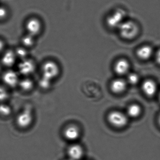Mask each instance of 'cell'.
Here are the masks:
<instances>
[{"instance_id":"obj_1","label":"cell","mask_w":160,"mask_h":160,"mask_svg":"<svg viewBox=\"0 0 160 160\" xmlns=\"http://www.w3.org/2000/svg\"><path fill=\"white\" fill-rule=\"evenodd\" d=\"M118 29L121 36L126 39L134 38L139 32L138 24L132 21L124 22Z\"/></svg>"},{"instance_id":"obj_2","label":"cell","mask_w":160,"mask_h":160,"mask_svg":"<svg viewBox=\"0 0 160 160\" xmlns=\"http://www.w3.org/2000/svg\"><path fill=\"white\" fill-rule=\"evenodd\" d=\"M41 73V77L52 82L59 76L60 68L54 61H48L42 65Z\"/></svg>"},{"instance_id":"obj_3","label":"cell","mask_w":160,"mask_h":160,"mask_svg":"<svg viewBox=\"0 0 160 160\" xmlns=\"http://www.w3.org/2000/svg\"><path fill=\"white\" fill-rule=\"evenodd\" d=\"M126 115L119 111H113L110 113L108 116L109 123L114 127L117 128H123L128 123Z\"/></svg>"},{"instance_id":"obj_4","label":"cell","mask_w":160,"mask_h":160,"mask_svg":"<svg viewBox=\"0 0 160 160\" xmlns=\"http://www.w3.org/2000/svg\"><path fill=\"white\" fill-rule=\"evenodd\" d=\"M18 73L23 77H29L35 71V63L29 58L20 61L18 64Z\"/></svg>"},{"instance_id":"obj_5","label":"cell","mask_w":160,"mask_h":160,"mask_svg":"<svg viewBox=\"0 0 160 160\" xmlns=\"http://www.w3.org/2000/svg\"><path fill=\"white\" fill-rule=\"evenodd\" d=\"M18 75V72L11 69L5 71L2 77V81L5 86L12 88L18 86L20 79Z\"/></svg>"},{"instance_id":"obj_6","label":"cell","mask_w":160,"mask_h":160,"mask_svg":"<svg viewBox=\"0 0 160 160\" xmlns=\"http://www.w3.org/2000/svg\"><path fill=\"white\" fill-rule=\"evenodd\" d=\"M33 119V115L31 111L29 110H23L17 116L16 123L18 127L21 128H27L32 125Z\"/></svg>"},{"instance_id":"obj_7","label":"cell","mask_w":160,"mask_h":160,"mask_svg":"<svg viewBox=\"0 0 160 160\" xmlns=\"http://www.w3.org/2000/svg\"><path fill=\"white\" fill-rule=\"evenodd\" d=\"M124 12L123 10H118L110 15L107 19V23L112 28H119L124 22Z\"/></svg>"},{"instance_id":"obj_8","label":"cell","mask_w":160,"mask_h":160,"mask_svg":"<svg viewBox=\"0 0 160 160\" xmlns=\"http://www.w3.org/2000/svg\"><path fill=\"white\" fill-rule=\"evenodd\" d=\"M26 29L28 34L35 37L41 32V22L36 18H31L26 22Z\"/></svg>"},{"instance_id":"obj_9","label":"cell","mask_w":160,"mask_h":160,"mask_svg":"<svg viewBox=\"0 0 160 160\" xmlns=\"http://www.w3.org/2000/svg\"><path fill=\"white\" fill-rule=\"evenodd\" d=\"M17 60L15 52L11 50H8L3 52L1 58L2 64L8 68L12 67L16 63Z\"/></svg>"},{"instance_id":"obj_10","label":"cell","mask_w":160,"mask_h":160,"mask_svg":"<svg viewBox=\"0 0 160 160\" xmlns=\"http://www.w3.org/2000/svg\"><path fill=\"white\" fill-rule=\"evenodd\" d=\"M83 149L78 144L70 146L68 150V155L70 160H80L83 156Z\"/></svg>"},{"instance_id":"obj_11","label":"cell","mask_w":160,"mask_h":160,"mask_svg":"<svg viewBox=\"0 0 160 160\" xmlns=\"http://www.w3.org/2000/svg\"><path fill=\"white\" fill-rule=\"evenodd\" d=\"M80 132L78 127L74 125L68 126L64 131L65 138L70 141H75L80 137Z\"/></svg>"},{"instance_id":"obj_12","label":"cell","mask_w":160,"mask_h":160,"mask_svg":"<svg viewBox=\"0 0 160 160\" xmlns=\"http://www.w3.org/2000/svg\"><path fill=\"white\" fill-rule=\"evenodd\" d=\"M142 89L146 95L148 97H152L157 93V84L154 81L147 80L143 83Z\"/></svg>"},{"instance_id":"obj_13","label":"cell","mask_w":160,"mask_h":160,"mask_svg":"<svg viewBox=\"0 0 160 160\" xmlns=\"http://www.w3.org/2000/svg\"><path fill=\"white\" fill-rule=\"evenodd\" d=\"M129 68V63L125 59L118 60L115 65L114 70L116 73L120 76L126 74L128 72Z\"/></svg>"},{"instance_id":"obj_14","label":"cell","mask_w":160,"mask_h":160,"mask_svg":"<svg viewBox=\"0 0 160 160\" xmlns=\"http://www.w3.org/2000/svg\"><path fill=\"white\" fill-rule=\"evenodd\" d=\"M127 83L125 80L121 78L116 79L112 82L111 88L116 94L123 93L126 88Z\"/></svg>"},{"instance_id":"obj_15","label":"cell","mask_w":160,"mask_h":160,"mask_svg":"<svg viewBox=\"0 0 160 160\" xmlns=\"http://www.w3.org/2000/svg\"><path fill=\"white\" fill-rule=\"evenodd\" d=\"M18 86L24 92H30L34 88V81L29 77H23L20 79Z\"/></svg>"},{"instance_id":"obj_16","label":"cell","mask_w":160,"mask_h":160,"mask_svg":"<svg viewBox=\"0 0 160 160\" xmlns=\"http://www.w3.org/2000/svg\"><path fill=\"white\" fill-rule=\"evenodd\" d=\"M153 51L150 46H144L141 47L137 50V56L142 60H146L149 59L152 56Z\"/></svg>"},{"instance_id":"obj_17","label":"cell","mask_w":160,"mask_h":160,"mask_svg":"<svg viewBox=\"0 0 160 160\" xmlns=\"http://www.w3.org/2000/svg\"><path fill=\"white\" fill-rule=\"evenodd\" d=\"M142 112V108L138 104H133L129 106L127 111V114L132 118L138 117Z\"/></svg>"},{"instance_id":"obj_18","label":"cell","mask_w":160,"mask_h":160,"mask_svg":"<svg viewBox=\"0 0 160 160\" xmlns=\"http://www.w3.org/2000/svg\"><path fill=\"white\" fill-rule=\"evenodd\" d=\"M14 52L17 59H19L20 61L28 58V52L24 47H19Z\"/></svg>"},{"instance_id":"obj_19","label":"cell","mask_w":160,"mask_h":160,"mask_svg":"<svg viewBox=\"0 0 160 160\" xmlns=\"http://www.w3.org/2000/svg\"><path fill=\"white\" fill-rule=\"evenodd\" d=\"M22 43L23 45V47L26 48H31L34 44V37L28 34L23 37L22 39Z\"/></svg>"},{"instance_id":"obj_20","label":"cell","mask_w":160,"mask_h":160,"mask_svg":"<svg viewBox=\"0 0 160 160\" xmlns=\"http://www.w3.org/2000/svg\"><path fill=\"white\" fill-rule=\"evenodd\" d=\"M11 107L5 102L0 103V116L3 117L9 116L11 114Z\"/></svg>"},{"instance_id":"obj_21","label":"cell","mask_w":160,"mask_h":160,"mask_svg":"<svg viewBox=\"0 0 160 160\" xmlns=\"http://www.w3.org/2000/svg\"><path fill=\"white\" fill-rule=\"evenodd\" d=\"M9 96L6 87L0 85V103L4 102L8 98Z\"/></svg>"},{"instance_id":"obj_22","label":"cell","mask_w":160,"mask_h":160,"mask_svg":"<svg viewBox=\"0 0 160 160\" xmlns=\"http://www.w3.org/2000/svg\"><path fill=\"white\" fill-rule=\"evenodd\" d=\"M51 83L52 81L41 77L39 81V85L40 87V88L44 90H46L50 88Z\"/></svg>"},{"instance_id":"obj_23","label":"cell","mask_w":160,"mask_h":160,"mask_svg":"<svg viewBox=\"0 0 160 160\" xmlns=\"http://www.w3.org/2000/svg\"><path fill=\"white\" fill-rule=\"evenodd\" d=\"M127 81L131 84H136L139 81V76L135 73L130 74L127 77Z\"/></svg>"},{"instance_id":"obj_24","label":"cell","mask_w":160,"mask_h":160,"mask_svg":"<svg viewBox=\"0 0 160 160\" xmlns=\"http://www.w3.org/2000/svg\"><path fill=\"white\" fill-rule=\"evenodd\" d=\"M7 16V10L5 8L0 7V20L3 19Z\"/></svg>"},{"instance_id":"obj_25","label":"cell","mask_w":160,"mask_h":160,"mask_svg":"<svg viewBox=\"0 0 160 160\" xmlns=\"http://www.w3.org/2000/svg\"><path fill=\"white\" fill-rule=\"evenodd\" d=\"M4 43L0 39V53H2L3 52V51H4Z\"/></svg>"},{"instance_id":"obj_26","label":"cell","mask_w":160,"mask_h":160,"mask_svg":"<svg viewBox=\"0 0 160 160\" xmlns=\"http://www.w3.org/2000/svg\"><path fill=\"white\" fill-rule=\"evenodd\" d=\"M156 60L157 62L160 64V50L157 52L156 54Z\"/></svg>"},{"instance_id":"obj_27","label":"cell","mask_w":160,"mask_h":160,"mask_svg":"<svg viewBox=\"0 0 160 160\" xmlns=\"http://www.w3.org/2000/svg\"><path fill=\"white\" fill-rule=\"evenodd\" d=\"M158 121L159 123V125H160V114L159 115V116Z\"/></svg>"},{"instance_id":"obj_28","label":"cell","mask_w":160,"mask_h":160,"mask_svg":"<svg viewBox=\"0 0 160 160\" xmlns=\"http://www.w3.org/2000/svg\"><path fill=\"white\" fill-rule=\"evenodd\" d=\"M159 98H160V96H159Z\"/></svg>"},{"instance_id":"obj_29","label":"cell","mask_w":160,"mask_h":160,"mask_svg":"<svg viewBox=\"0 0 160 160\" xmlns=\"http://www.w3.org/2000/svg\"><path fill=\"white\" fill-rule=\"evenodd\" d=\"M70 160V159H68V160Z\"/></svg>"}]
</instances>
